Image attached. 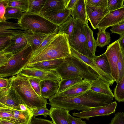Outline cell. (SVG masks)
Listing matches in <instances>:
<instances>
[{
    "label": "cell",
    "mask_w": 124,
    "mask_h": 124,
    "mask_svg": "<svg viewBox=\"0 0 124 124\" xmlns=\"http://www.w3.org/2000/svg\"><path fill=\"white\" fill-rule=\"evenodd\" d=\"M7 0H0V22H4L6 21L5 17L6 9L8 7Z\"/></svg>",
    "instance_id": "obj_43"
},
{
    "label": "cell",
    "mask_w": 124,
    "mask_h": 124,
    "mask_svg": "<svg viewBox=\"0 0 124 124\" xmlns=\"http://www.w3.org/2000/svg\"><path fill=\"white\" fill-rule=\"evenodd\" d=\"M91 87L90 81L83 79L82 81L72 85L62 92L56 93L54 95L67 97L76 96L90 90Z\"/></svg>",
    "instance_id": "obj_16"
},
{
    "label": "cell",
    "mask_w": 124,
    "mask_h": 124,
    "mask_svg": "<svg viewBox=\"0 0 124 124\" xmlns=\"http://www.w3.org/2000/svg\"><path fill=\"white\" fill-rule=\"evenodd\" d=\"M90 68L71 54L64 59L63 62L55 71L62 79L78 76L91 81L97 78H101L98 75L92 72Z\"/></svg>",
    "instance_id": "obj_4"
},
{
    "label": "cell",
    "mask_w": 124,
    "mask_h": 124,
    "mask_svg": "<svg viewBox=\"0 0 124 124\" xmlns=\"http://www.w3.org/2000/svg\"><path fill=\"white\" fill-rule=\"evenodd\" d=\"M122 51L124 53V34L118 40Z\"/></svg>",
    "instance_id": "obj_51"
},
{
    "label": "cell",
    "mask_w": 124,
    "mask_h": 124,
    "mask_svg": "<svg viewBox=\"0 0 124 124\" xmlns=\"http://www.w3.org/2000/svg\"><path fill=\"white\" fill-rule=\"evenodd\" d=\"M8 6L14 7L20 9L22 12L27 11L28 7V0H7Z\"/></svg>",
    "instance_id": "obj_35"
},
{
    "label": "cell",
    "mask_w": 124,
    "mask_h": 124,
    "mask_svg": "<svg viewBox=\"0 0 124 124\" xmlns=\"http://www.w3.org/2000/svg\"><path fill=\"white\" fill-rule=\"evenodd\" d=\"M123 23H124V20L120 23L119 24H122Z\"/></svg>",
    "instance_id": "obj_54"
},
{
    "label": "cell",
    "mask_w": 124,
    "mask_h": 124,
    "mask_svg": "<svg viewBox=\"0 0 124 124\" xmlns=\"http://www.w3.org/2000/svg\"><path fill=\"white\" fill-rule=\"evenodd\" d=\"M71 55L68 35L58 32L49 45L30 59L27 65L42 61L64 58Z\"/></svg>",
    "instance_id": "obj_3"
},
{
    "label": "cell",
    "mask_w": 124,
    "mask_h": 124,
    "mask_svg": "<svg viewBox=\"0 0 124 124\" xmlns=\"http://www.w3.org/2000/svg\"><path fill=\"white\" fill-rule=\"evenodd\" d=\"M49 116L54 124H70L68 114L70 111L59 107H51Z\"/></svg>",
    "instance_id": "obj_21"
},
{
    "label": "cell",
    "mask_w": 124,
    "mask_h": 124,
    "mask_svg": "<svg viewBox=\"0 0 124 124\" xmlns=\"http://www.w3.org/2000/svg\"><path fill=\"white\" fill-rule=\"evenodd\" d=\"M71 15L75 19H78L85 24H88L85 0H78Z\"/></svg>",
    "instance_id": "obj_25"
},
{
    "label": "cell",
    "mask_w": 124,
    "mask_h": 124,
    "mask_svg": "<svg viewBox=\"0 0 124 124\" xmlns=\"http://www.w3.org/2000/svg\"><path fill=\"white\" fill-rule=\"evenodd\" d=\"M68 1V0H46L40 13L54 12L63 9L65 8Z\"/></svg>",
    "instance_id": "obj_26"
},
{
    "label": "cell",
    "mask_w": 124,
    "mask_h": 124,
    "mask_svg": "<svg viewBox=\"0 0 124 124\" xmlns=\"http://www.w3.org/2000/svg\"><path fill=\"white\" fill-rule=\"evenodd\" d=\"M60 82L52 79L41 81L40 83L41 96L48 99L55 94L58 91Z\"/></svg>",
    "instance_id": "obj_19"
},
{
    "label": "cell",
    "mask_w": 124,
    "mask_h": 124,
    "mask_svg": "<svg viewBox=\"0 0 124 124\" xmlns=\"http://www.w3.org/2000/svg\"><path fill=\"white\" fill-rule=\"evenodd\" d=\"M14 55V54L11 53L0 51V67L6 64Z\"/></svg>",
    "instance_id": "obj_40"
},
{
    "label": "cell",
    "mask_w": 124,
    "mask_h": 124,
    "mask_svg": "<svg viewBox=\"0 0 124 124\" xmlns=\"http://www.w3.org/2000/svg\"><path fill=\"white\" fill-rule=\"evenodd\" d=\"M64 59L42 61L30 64L26 66L42 70L55 71L63 62Z\"/></svg>",
    "instance_id": "obj_23"
},
{
    "label": "cell",
    "mask_w": 124,
    "mask_h": 124,
    "mask_svg": "<svg viewBox=\"0 0 124 124\" xmlns=\"http://www.w3.org/2000/svg\"><path fill=\"white\" fill-rule=\"evenodd\" d=\"M71 54L74 57L83 62L97 73L104 81L112 86L115 80L111 76L102 71L97 65L94 59L85 56L70 47Z\"/></svg>",
    "instance_id": "obj_10"
},
{
    "label": "cell",
    "mask_w": 124,
    "mask_h": 124,
    "mask_svg": "<svg viewBox=\"0 0 124 124\" xmlns=\"http://www.w3.org/2000/svg\"><path fill=\"white\" fill-rule=\"evenodd\" d=\"M109 124H124V112H117Z\"/></svg>",
    "instance_id": "obj_44"
},
{
    "label": "cell",
    "mask_w": 124,
    "mask_h": 124,
    "mask_svg": "<svg viewBox=\"0 0 124 124\" xmlns=\"http://www.w3.org/2000/svg\"><path fill=\"white\" fill-rule=\"evenodd\" d=\"M28 77L30 83L34 91L38 95L41 96L40 85L41 81L34 77Z\"/></svg>",
    "instance_id": "obj_39"
},
{
    "label": "cell",
    "mask_w": 124,
    "mask_h": 124,
    "mask_svg": "<svg viewBox=\"0 0 124 124\" xmlns=\"http://www.w3.org/2000/svg\"><path fill=\"white\" fill-rule=\"evenodd\" d=\"M29 124H54L49 120L32 117Z\"/></svg>",
    "instance_id": "obj_46"
},
{
    "label": "cell",
    "mask_w": 124,
    "mask_h": 124,
    "mask_svg": "<svg viewBox=\"0 0 124 124\" xmlns=\"http://www.w3.org/2000/svg\"><path fill=\"white\" fill-rule=\"evenodd\" d=\"M124 20V6L116 10L109 12L101 20L97 29L105 31L110 26L119 24Z\"/></svg>",
    "instance_id": "obj_15"
},
{
    "label": "cell",
    "mask_w": 124,
    "mask_h": 124,
    "mask_svg": "<svg viewBox=\"0 0 124 124\" xmlns=\"http://www.w3.org/2000/svg\"><path fill=\"white\" fill-rule=\"evenodd\" d=\"M84 28L88 47L93 54L95 55L97 46L96 40L93 36V31L89 27L88 24H85Z\"/></svg>",
    "instance_id": "obj_31"
},
{
    "label": "cell",
    "mask_w": 124,
    "mask_h": 124,
    "mask_svg": "<svg viewBox=\"0 0 124 124\" xmlns=\"http://www.w3.org/2000/svg\"><path fill=\"white\" fill-rule=\"evenodd\" d=\"M32 54L28 43L22 51L14 55L5 64L0 67V77H12L20 73L28 64Z\"/></svg>",
    "instance_id": "obj_6"
},
{
    "label": "cell",
    "mask_w": 124,
    "mask_h": 124,
    "mask_svg": "<svg viewBox=\"0 0 124 124\" xmlns=\"http://www.w3.org/2000/svg\"><path fill=\"white\" fill-rule=\"evenodd\" d=\"M113 91L116 100L119 102L124 101V76L117 83Z\"/></svg>",
    "instance_id": "obj_34"
},
{
    "label": "cell",
    "mask_w": 124,
    "mask_h": 124,
    "mask_svg": "<svg viewBox=\"0 0 124 124\" xmlns=\"http://www.w3.org/2000/svg\"><path fill=\"white\" fill-rule=\"evenodd\" d=\"M98 30L99 31L97 34V37L96 40V44L97 46L102 47L110 43V34L105 31Z\"/></svg>",
    "instance_id": "obj_32"
},
{
    "label": "cell",
    "mask_w": 124,
    "mask_h": 124,
    "mask_svg": "<svg viewBox=\"0 0 124 124\" xmlns=\"http://www.w3.org/2000/svg\"><path fill=\"white\" fill-rule=\"evenodd\" d=\"M25 33L12 37L11 44L7 48L2 51L11 53L14 55L22 51L28 44L25 37Z\"/></svg>",
    "instance_id": "obj_20"
},
{
    "label": "cell",
    "mask_w": 124,
    "mask_h": 124,
    "mask_svg": "<svg viewBox=\"0 0 124 124\" xmlns=\"http://www.w3.org/2000/svg\"><path fill=\"white\" fill-rule=\"evenodd\" d=\"M78 0H69L65 8L71 11L74 8Z\"/></svg>",
    "instance_id": "obj_50"
},
{
    "label": "cell",
    "mask_w": 124,
    "mask_h": 124,
    "mask_svg": "<svg viewBox=\"0 0 124 124\" xmlns=\"http://www.w3.org/2000/svg\"><path fill=\"white\" fill-rule=\"evenodd\" d=\"M74 26L69 46L79 53L94 59L95 55L93 54L88 47L84 28L85 24L78 19H75Z\"/></svg>",
    "instance_id": "obj_7"
},
{
    "label": "cell",
    "mask_w": 124,
    "mask_h": 124,
    "mask_svg": "<svg viewBox=\"0 0 124 124\" xmlns=\"http://www.w3.org/2000/svg\"><path fill=\"white\" fill-rule=\"evenodd\" d=\"M19 73L28 77H35L40 81L52 79L60 81L62 80L55 71L42 70L27 66Z\"/></svg>",
    "instance_id": "obj_14"
},
{
    "label": "cell",
    "mask_w": 124,
    "mask_h": 124,
    "mask_svg": "<svg viewBox=\"0 0 124 124\" xmlns=\"http://www.w3.org/2000/svg\"><path fill=\"white\" fill-rule=\"evenodd\" d=\"M9 87L13 90L24 104L32 110L35 108L46 107V99L38 95L29 82L28 77L19 73L9 78Z\"/></svg>",
    "instance_id": "obj_2"
},
{
    "label": "cell",
    "mask_w": 124,
    "mask_h": 124,
    "mask_svg": "<svg viewBox=\"0 0 124 124\" xmlns=\"http://www.w3.org/2000/svg\"><path fill=\"white\" fill-rule=\"evenodd\" d=\"M10 79L0 77V89H2L9 87Z\"/></svg>",
    "instance_id": "obj_49"
},
{
    "label": "cell",
    "mask_w": 124,
    "mask_h": 124,
    "mask_svg": "<svg viewBox=\"0 0 124 124\" xmlns=\"http://www.w3.org/2000/svg\"><path fill=\"white\" fill-rule=\"evenodd\" d=\"M121 50L119 42L117 40L109 44L104 53L108 60L111 70V76L116 82H118L117 64Z\"/></svg>",
    "instance_id": "obj_9"
},
{
    "label": "cell",
    "mask_w": 124,
    "mask_h": 124,
    "mask_svg": "<svg viewBox=\"0 0 124 124\" xmlns=\"http://www.w3.org/2000/svg\"><path fill=\"white\" fill-rule=\"evenodd\" d=\"M20 109L21 110L26 111L29 109L24 104H20Z\"/></svg>",
    "instance_id": "obj_53"
},
{
    "label": "cell",
    "mask_w": 124,
    "mask_h": 124,
    "mask_svg": "<svg viewBox=\"0 0 124 124\" xmlns=\"http://www.w3.org/2000/svg\"><path fill=\"white\" fill-rule=\"evenodd\" d=\"M33 116L32 110L22 111L6 106L0 108V119L17 124H29Z\"/></svg>",
    "instance_id": "obj_8"
},
{
    "label": "cell",
    "mask_w": 124,
    "mask_h": 124,
    "mask_svg": "<svg viewBox=\"0 0 124 124\" xmlns=\"http://www.w3.org/2000/svg\"><path fill=\"white\" fill-rule=\"evenodd\" d=\"M90 82L91 90L114 97V94L109 87V85L101 78H97L90 81Z\"/></svg>",
    "instance_id": "obj_24"
},
{
    "label": "cell",
    "mask_w": 124,
    "mask_h": 124,
    "mask_svg": "<svg viewBox=\"0 0 124 124\" xmlns=\"http://www.w3.org/2000/svg\"><path fill=\"white\" fill-rule=\"evenodd\" d=\"M83 79L80 76H74L62 79L60 82L59 88L56 93L62 92L72 85L82 81Z\"/></svg>",
    "instance_id": "obj_29"
},
{
    "label": "cell",
    "mask_w": 124,
    "mask_h": 124,
    "mask_svg": "<svg viewBox=\"0 0 124 124\" xmlns=\"http://www.w3.org/2000/svg\"><path fill=\"white\" fill-rule=\"evenodd\" d=\"M117 105L115 101L108 105L97 107L90 110L72 113L73 116L89 120L92 117L108 115L115 112Z\"/></svg>",
    "instance_id": "obj_11"
},
{
    "label": "cell",
    "mask_w": 124,
    "mask_h": 124,
    "mask_svg": "<svg viewBox=\"0 0 124 124\" xmlns=\"http://www.w3.org/2000/svg\"><path fill=\"white\" fill-rule=\"evenodd\" d=\"M0 124H2L0 122Z\"/></svg>",
    "instance_id": "obj_55"
},
{
    "label": "cell",
    "mask_w": 124,
    "mask_h": 124,
    "mask_svg": "<svg viewBox=\"0 0 124 124\" xmlns=\"http://www.w3.org/2000/svg\"><path fill=\"white\" fill-rule=\"evenodd\" d=\"M23 13L18 8L8 6L6 8L4 15L6 20L14 19L20 20L22 18Z\"/></svg>",
    "instance_id": "obj_33"
},
{
    "label": "cell",
    "mask_w": 124,
    "mask_h": 124,
    "mask_svg": "<svg viewBox=\"0 0 124 124\" xmlns=\"http://www.w3.org/2000/svg\"><path fill=\"white\" fill-rule=\"evenodd\" d=\"M68 117L70 124H87L86 122L83 121L82 118L74 117L70 115L69 113L68 114Z\"/></svg>",
    "instance_id": "obj_48"
},
{
    "label": "cell",
    "mask_w": 124,
    "mask_h": 124,
    "mask_svg": "<svg viewBox=\"0 0 124 124\" xmlns=\"http://www.w3.org/2000/svg\"><path fill=\"white\" fill-rule=\"evenodd\" d=\"M18 22L22 27L32 31L46 35L58 33V26L39 14L24 12Z\"/></svg>",
    "instance_id": "obj_5"
},
{
    "label": "cell",
    "mask_w": 124,
    "mask_h": 124,
    "mask_svg": "<svg viewBox=\"0 0 124 124\" xmlns=\"http://www.w3.org/2000/svg\"><path fill=\"white\" fill-rule=\"evenodd\" d=\"M11 37L9 36H0V51L7 48L11 44Z\"/></svg>",
    "instance_id": "obj_41"
},
{
    "label": "cell",
    "mask_w": 124,
    "mask_h": 124,
    "mask_svg": "<svg viewBox=\"0 0 124 124\" xmlns=\"http://www.w3.org/2000/svg\"><path fill=\"white\" fill-rule=\"evenodd\" d=\"M32 110L33 113V117H34L42 115L44 117H46L47 115H49L50 113V110L48 109L46 107H45L34 108Z\"/></svg>",
    "instance_id": "obj_42"
},
{
    "label": "cell",
    "mask_w": 124,
    "mask_h": 124,
    "mask_svg": "<svg viewBox=\"0 0 124 124\" xmlns=\"http://www.w3.org/2000/svg\"><path fill=\"white\" fill-rule=\"evenodd\" d=\"M111 27L110 30L112 33L118 34L120 37L124 34V23L118 24Z\"/></svg>",
    "instance_id": "obj_45"
},
{
    "label": "cell",
    "mask_w": 124,
    "mask_h": 124,
    "mask_svg": "<svg viewBox=\"0 0 124 124\" xmlns=\"http://www.w3.org/2000/svg\"><path fill=\"white\" fill-rule=\"evenodd\" d=\"M91 5L97 7L107 8L108 0H86Z\"/></svg>",
    "instance_id": "obj_47"
},
{
    "label": "cell",
    "mask_w": 124,
    "mask_h": 124,
    "mask_svg": "<svg viewBox=\"0 0 124 124\" xmlns=\"http://www.w3.org/2000/svg\"><path fill=\"white\" fill-rule=\"evenodd\" d=\"M31 31L22 27L18 22L16 23L6 21L0 22V36L12 37Z\"/></svg>",
    "instance_id": "obj_17"
},
{
    "label": "cell",
    "mask_w": 124,
    "mask_h": 124,
    "mask_svg": "<svg viewBox=\"0 0 124 124\" xmlns=\"http://www.w3.org/2000/svg\"><path fill=\"white\" fill-rule=\"evenodd\" d=\"M48 35L32 31L24 34L28 43L31 47L32 54L38 49Z\"/></svg>",
    "instance_id": "obj_22"
},
{
    "label": "cell",
    "mask_w": 124,
    "mask_h": 124,
    "mask_svg": "<svg viewBox=\"0 0 124 124\" xmlns=\"http://www.w3.org/2000/svg\"><path fill=\"white\" fill-rule=\"evenodd\" d=\"M0 122L2 124H17L9 121L0 119Z\"/></svg>",
    "instance_id": "obj_52"
},
{
    "label": "cell",
    "mask_w": 124,
    "mask_h": 124,
    "mask_svg": "<svg viewBox=\"0 0 124 124\" xmlns=\"http://www.w3.org/2000/svg\"><path fill=\"white\" fill-rule=\"evenodd\" d=\"M87 19L94 29L97 26L103 18L109 12L107 8L92 5L85 0Z\"/></svg>",
    "instance_id": "obj_13"
},
{
    "label": "cell",
    "mask_w": 124,
    "mask_h": 124,
    "mask_svg": "<svg viewBox=\"0 0 124 124\" xmlns=\"http://www.w3.org/2000/svg\"><path fill=\"white\" fill-rule=\"evenodd\" d=\"M114 97L90 89L73 97L53 95L49 98V104L51 107H58L69 111L77 110L83 111L109 104L113 102Z\"/></svg>",
    "instance_id": "obj_1"
},
{
    "label": "cell",
    "mask_w": 124,
    "mask_h": 124,
    "mask_svg": "<svg viewBox=\"0 0 124 124\" xmlns=\"http://www.w3.org/2000/svg\"><path fill=\"white\" fill-rule=\"evenodd\" d=\"M124 0H108L107 8L109 12L115 11L124 7Z\"/></svg>",
    "instance_id": "obj_37"
},
{
    "label": "cell",
    "mask_w": 124,
    "mask_h": 124,
    "mask_svg": "<svg viewBox=\"0 0 124 124\" xmlns=\"http://www.w3.org/2000/svg\"><path fill=\"white\" fill-rule=\"evenodd\" d=\"M22 104L15 91L9 87L0 89V107L6 106L21 110L20 105Z\"/></svg>",
    "instance_id": "obj_12"
},
{
    "label": "cell",
    "mask_w": 124,
    "mask_h": 124,
    "mask_svg": "<svg viewBox=\"0 0 124 124\" xmlns=\"http://www.w3.org/2000/svg\"><path fill=\"white\" fill-rule=\"evenodd\" d=\"M75 22V19L70 15L65 21L58 26V33L68 35L69 43L71 38Z\"/></svg>",
    "instance_id": "obj_27"
},
{
    "label": "cell",
    "mask_w": 124,
    "mask_h": 124,
    "mask_svg": "<svg viewBox=\"0 0 124 124\" xmlns=\"http://www.w3.org/2000/svg\"><path fill=\"white\" fill-rule=\"evenodd\" d=\"M57 34H53L48 35L38 49L32 54L30 59L37 55L46 47L54 39Z\"/></svg>",
    "instance_id": "obj_36"
},
{
    "label": "cell",
    "mask_w": 124,
    "mask_h": 124,
    "mask_svg": "<svg viewBox=\"0 0 124 124\" xmlns=\"http://www.w3.org/2000/svg\"><path fill=\"white\" fill-rule=\"evenodd\" d=\"M117 68L118 72V82L124 76V53L121 50L119 54Z\"/></svg>",
    "instance_id": "obj_38"
},
{
    "label": "cell",
    "mask_w": 124,
    "mask_h": 124,
    "mask_svg": "<svg viewBox=\"0 0 124 124\" xmlns=\"http://www.w3.org/2000/svg\"><path fill=\"white\" fill-rule=\"evenodd\" d=\"M46 0H28V13L39 14L44 6Z\"/></svg>",
    "instance_id": "obj_30"
},
{
    "label": "cell",
    "mask_w": 124,
    "mask_h": 124,
    "mask_svg": "<svg viewBox=\"0 0 124 124\" xmlns=\"http://www.w3.org/2000/svg\"><path fill=\"white\" fill-rule=\"evenodd\" d=\"M94 60L97 65L102 71L111 76L110 67L107 57L104 53L100 56L95 55Z\"/></svg>",
    "instance_id": "obj_28"
},
{
    "label": "cell",
    "mask_w": 124,
    "mask_h": 124,
    "mask_svg": "<svg viewBox=\"0 0 124 124\" xmlns=\"http://www.w3.org/2000/svg\"><path fill=\"white\" fill-rule=\"evenodd\" d=\"M71 13V10L65 8L57 11L40 13L39 14L59 26L68 19Z\"/></svg>",
    "instance_id": "obj_18"
}]
</instances>
